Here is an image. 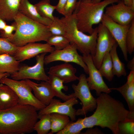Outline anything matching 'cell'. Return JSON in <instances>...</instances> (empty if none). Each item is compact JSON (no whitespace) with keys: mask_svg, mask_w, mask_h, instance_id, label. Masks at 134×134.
Masks as SVG:
<instances>
[{"mask_svg":"<svg viewBox=\"0 0 134 134\" xmlns=\"http://www.w3.org/2000/svg\"><path fill=\"white\" fill-rule=\"evenodd\" d=\"M124 3L130 7V0H123Z\"/></svg>","mask_w":134,"mask_h":134,"instance_id":"obj_42","label":"cell"},{"mask_svg":"<svg viewBox=\"0 0 134 134\" xmlns=\"http://www.w3.org/2000/svg\"><path fill=\"white\" fill-rule=\"evenodd\" d=\"M62 18L66 26L64 35L70 43L75 45L77 50L83 55L90 54L93 58L96 51L98 27L94 28L92 34L88 35L78 29L76 20L73 14L69 17Z\"/></svg>","mask_w":134,"mask_h":134,"instance_id":"obj_5","label":"cell"},{"mask_svg":"<svg viewBox=\"0 0 134 134\" xmlns=\"http://www.w3.org/2000/svg\"><path fill=\"white\" fill-rule=\"evenodd\" d=\"M14 21L16 24L15 32L7 39L17 47L30 43L46 42L52 35L48 26L28 18L19 11L15 16Z\"/></svg>","mask_w":134,"mask_h":134,"instance_id":"obj_3","label":"cell"},{"mask_svg":"<svg viewBox=\"0 0 134 134\" xmlns=\"http://www.w3.org/2000/svg\"><path fill=\"white\" fill-rule=\"evenodd\" d=\"M96 99V110L91 116L81 118L84 128L98 126L107 128L113 134H118V126L121 122L134 120V112L125 108L123 103L108 94H100Z\"/></svg>","mask_w":134,"mask_h":134,"instance_id":"obj_1","label":"cell"},{"mask_svg":"<svg viewBox=\"0 0 134 134\" xmlns=\"http://www.w3.org/2000/svg\"><path fill=\"white\" fill-rule=\"evenodd\" d=\"M84 0V1H90L92 0Z\"/></svg>","mask_w":134,"mask_h":134,"instance_id":"obj_44","label":"cell"},{"mask_svg":"<svg viewBox=\"0 0 134 134\" xmlns=\"http://www.w3.org/2000/svg\"><path fill=\"white\" fill-rule=\"evenodd\" d=\"M77 85L73 84L72 87L75 96L79 99L82 104V107L76 111V116L86 115L94 110L97 106L96 99L92 95L88 86L86 75L81 74L78 77Z\"/></svg>","mask_w":134,"mask_h":134,"instance_id":"obj_7","label":"cell"},{"mask_svg":"<svg viewBox=\"0 0 134 134\" xmlns=\"http://www.w3.org/2000/svg\"><path fill=\"white\" fill-rule=\"evenodd\" d=\"M109 52L105 54L98 69L102 76L110 81L112 80L114 75L113 72L112 62Z\"/></svg>","mask_w":134,"mask_h":134,"instance_id":"obj_27","label":"cell"},{"mask_svg":"<svg viewBox=\"0 0 134 134\" xmlns=\"http://www.w3.org/2000/svg\"><path fill=\"white\" fill-rule=\"evenodd\" d=\"M75 45L70 43L66 47L61 50H54L44 58V64H49L52 62L60 61L66 63L72 62L80 66L85 72L88 74L87 67L84 62L82 56L80 55L77 51Z\"/></svg>","mask_w":134,"mask_h":134,"instance_id":"obj_9","label":"cell"},{"mask_svg":"<svg viewBox=\"0 0 134 134\" xmlns=\"http://www.w3.org/2000/svg\"><path fill=\"white\" fill-rule=\"evenodd\" d=\"M50 115L51 130L49 134L57 133L62 130L70 121L69 117L65 115L56 113Z\"/></svg>","mask_w":134,"mask_h":134,"instance_id":"obj_25","label":"cell"},{"mask_svg":"<svg viewBox=\"0 0 134 134\" xmlns=\"http://www.w3.org/2000/svg\"><path fill=\"white\" fill-rule=\"evenodd\" d=\"M118 128L119 134H134V120H128L120 122Z\"/></svg>","mask_w":134,"mask_h":134,"instance_id":"obj_34","label":"cell"},{"mask_svg":"<svg viewBox=\"0 0 134 134\" xmlns=\"http://www.w3.org/2000/svg\"><path fill=\"white\" fill-rule=\"evenodd\" d=\"M18 47L11 42L7 38L0 37V54H8L14 56Z\"/></svg>","mask_w":134,"mask_h":134,"instance_id":"obj_32","label":"cell"},{"mask_svg":"<svg viewBox=\"0 0 134 134\" xmlns=\"http://www.w3.org/2000/svg\"><path fill=\"white\" fill-rule=\"evenodd\" d=\"M34 5L41 16L52 20L54 19L53 14L56 9V6L51 5L50 0H42Z\"/></svg>","mask_w":134,"mask_h":134,"instance_id":"obj_26","label":"cell"},{"mask_svg":"<svg viewBox=\"0 0 134 134\" xmlns=\"http://www.w3.org/2000/svg\"><path fill=\"white\" fill-rule=\"evenodd\" d=\"M126 44L128 53L131 55L134 51V19L132 21L127 32Z\"/></svg>","mask_w":134,"mask_h":134,"instance_id":"obj_33","label":"cell"},{"mask_svg":"<svg viewBox=\"0 0 134 134\" xmlns=\"http://www.w3.org/2000/svg\"><path fill=\"white\" fill-rule=\"evenodd\" d=\"M119 92L128 104L129 111L134 112V71H131L128 76L126 82L122 86L110 88Z\"/></svg>","mask_w":134,"mask_h":134,"instance_id":"obj_18","label":"cell"},{"mask_svg":"<svg viewBox=\"0 0 134 134\" xmlns=\"http://www.w3.org/2000/svg\"><path fill=\"white\" fill-rule=\"evenodd\" d=\"M77 2V0H67L62 15L65 17L72 15L76 8Z\"/></svg>","mask_w":134,"mask_h":134,"instance_id":"obj_35","label":"cell"},{"mask_svg":"<svg viewBox=\"0 0 134 134\" xmlns=\"http://www.w3.org/2000/svg\"><path fill=\"white\" fill-rule=\"evenodd\" d=\"M76 69L68 63L58 65L51 67L47 73L62 80L64 83H68L78 79L75 74Z\"/></svg>","mask_w":134,"mask_h":134,"instance_id":"obj_17","label":"cell"},{"mask_svg":"<svg viewBox=\"0 0 134 134\" xmlns=\"http://www.w3.org/2000/svg\"><path fill=\"white\" fill-rule=\"evenodd\" d=\"M118 45L117 42L116 43L109 52L112 61L113 75L120 77L126 76L127 72L124 64L120 60L117 54V49Z\"/></svg>","mask_w":134,"mask_h":134,"instance_id":"obj_24","label":"cell"},{"mask_svg":"<svg viewBox=\"0 0 134 134\" xmlns=\"http://www.w3.org/2000/svg\"><path fill=\"white\" fill-rule=\"evenodd\" d=\"M10 74L7 73H0V80L3 77H8Z\"/></svg>","mask_w":134,"mask_h":134,"instance_id":"obj_40","label":"cell"},{"mask_svg":"<svg viewBox=\"0 0 134 134\" xmlns=\"http://www.w3.org/2000/svg\"><path fill=\"white\" fill-rule=\"evenodd\" d=\"M47 53H42L36 56V63L32 66H20L17 72L10 74L11 79L16 80L31 79L42 81H48L49 76L46 74L44 68V58Z\"/></svg>","mask_w":134,"mask_h":134,"instance_id":"obj_8","label":"cell"},{"mask_svg":"<svg viewBox=\"0 0 134 134\" xmlns=\"http://www.w3.org/2000/svg\"><path fill=\"white\" fill-rule=\"evenodd\" d=\"M18 103V98L14 91L8 86L0 83V109L12 107Z\"/></svg>","mask_w":134,"mask_h":134,"instance_id":"obj_20","label":"cell"},{"mask_svg":"<svg viewBox=\"0 0 134 134\" xmlns=\"http://www.w3.org/2000/svg\"><path fill=\"white\" fill-rule=\"evenodd\" d=\"M98 27V36L95 55L93 58L94 64L99 69L105 54L109 52L116 43L105 26L100 23Z\"/></svg>","mask_w":134,"mask_h":134,"instance_id":"obj_10","label":"cell"},{"mask_svg":"<svg viewBox=\"0 0 134 134\" xmlns=\"http://www.w3.org/2000/svg\"><path fill=\"white\" fill-rule=\"evenodd\" d=\"M49 44L53 46L55 50H60L63 49L70 44L68 39L64 35H52L46 42Z\"/></svg>","mask_w":134,"mask_h":134,"instance_id":"obj_29","label":"cell"},{"mask_svg":"<svg viewBox=\"0 0 134 134\" xmlns=\"http://www.w3.org/2000/svg\"><path fill=\"white\" fill-rule=\"evenodd\" d=\"M7 25L5 21L0 18V32Z\"/></svg>","mask_w":134,"mask_h":134,"instance_id":"obj_39","label":"cell"},{"mask_svg":"<svg viewBox=\"0 0 134 134\" xmlns=\"http://www.w3.org/2000/svg\"><path fill=\"white\" fill-rule=\"evenodd\" d=\"M120 0H104L94 2L92 0H79L73 13L78 29L84 33L92 34L94 29L93 26L101 23L105 8Z\"/></svg>","mask_w":134,"mask_h":134,"instance_id":"obj_4","label":"cell"},{"mask_svg":"<svg viewBox=\"0 0 134 134\" xmlns=\"http://www.w3.org/2000/svg\"><path fill=\"white\" fill-rule=\"evenodd\" d=\"M16 28V24L14 22L11 25H7L3 30L0 32V37L9 38L12 36L13 32L15 31Z\"/></svg>","mask_w":134,"mask_h":134,"instance_id":"obj_36","label":"cell"},{"mask_svg":"<svg viewBox=\"0 0 134 134\" xmlns=\"http://www.w3.org/2000/svg\"><path fill=\"white\" fill-rule=\"evenodd\" d=\"M84 129L81 118L74 122L71 121L67 124L62 130L57 133V134H79Z\"/></svg>","mask_w":134,"mask_h":134,"instance_id":"obj_30","label":"cell"},{"mask_svg":"<svg viewBox=\"0 0 134 134\" xmlns=\"http://www.w3.org/2000/svg\"><path fill=\"white\" fill-rule=\"evenodd\" d=\"M130 7L131 9L134 11V0H130Z\"/></svg>","mask_w":134,"mask_h":134,"instance_id":"obj_41","label":"cell"},{"mask_svg":"<svg viewBox=\"0 0 134 134\" xmlns=\"http://www.w3.org/2000/svg\"><path fill=\"white\" fill-rule=\"evenodd\" d=\"M0 83L8 86L14 91L18 97L19 104L32 106L37 110L46 106L35 98L32 92V88L25 80H16L5 77L0 79Z\"/></svg>","mask_w":134,"mask_h":134,"instance_id":"obj_6","label":"cell"},{"mask_svg":"<svg viewBox=\"0 0 134 134\" xmlns=\"http://www.w3.org/2000/svg\"><path fill=\"white\" fill-rule=\"evenodd\" d=\"M20 62L13 56L8 54H0V73H7L10 75L17 72Z\"/></svg>","mask_w":134,"mask_h":134,"instance_id":"obj_22","label":"cell"},{"mask_svg":"<svg viewBox=\"0 0 134 134\" xmlns=\"http://www.w3.org/2000/svg\"><path fill=\"white\" fill-rule=\"evenodd\" d=\"M82 56L88 69L89 76L87 80L90 90H95L98 96L102 93H109L111 90L104 82L102 76L95 65L92 56L83 55Z\"/></svg>","mask_w":134,"mask_h":134,"instance_id":"obj_11","label":"cell"},{"mask_svg":"<svg viewBox=\"0 0 134 134\" xmlns=\"http://www.w3.org/2000/svg\"><path fill=\"white\" fill-rule=\"evenodd\" d=\"M78 102L75 97L64 102L53 99L48 105L39 110L38 113V118L45 114L56 113L67 115L71 121H74L76 119V110L73 106Z\"/></svg>","mask_w":134,"mask_h":134,"instance_id":"obj_12","label":"cell"},{"mask_svg":"<svg viewBox=\"0 0 134 134\" xmlns=\"http://www.w3.org/2000/svg\"><path fill=\"white\" fill-rule=\"evenodd\" d=\"M101 23L105 26L114 38L123 53L125 60L128 61L126 38L130 24L124 25L119 24L113 21L104 13Z\"/></svg>","mask_w":134,"mask_h":134,"instance_id":"obj_13","label":"cell"},{"mask_svg":"<svg viewBox=\"0 0 134 134\" xmlns=\"http://www.w3.org/2000/svg\"><path fill=\"white\" fill-rule=\"evenodd\" d=\"M54 50L53 46L47 43H30L23 46L18 47L14 56L17 60L20 62L42 53H50Z\"/></svg>","mask_w":134,"mask_h":134,"instance_id":"obj_15","label":"cell"},{"mask_svg":"<svg viewBox=\"0 0 134 134\" xmlns=\"http://www.w3.org/2000/svg\"><path fill=\"white\" fill-rule=\"evenodd\" d=\"M117 3L107 6L104 13L107 16L115 22L121 25L130 24L134 19V11L127 5L123 0Z\"/></svg>","mask_w":134,"mask_h":134,"instance_id":"obj_14","label":"cell"},{"mask_svg":"<svg viewBox=\"0 0 134 134\" xmlns=\"http://www.w3.org/2000/svg\"><path fill=\"white\" fill-rule=\"evenodd\" d=\"M127 67L131 71H134V57L132 59L129 61Z\"/></svg>","mask_w":134,"mask_h":134,"instance_id":"obj_38","label":"cell"},{"mask_svg":"<svg viewBox=\"0 0 134 134\" xmlns=\"http://www.w3.org/2000/svg\"><path fill=\"white\" fill-rule=\"evenodd\" d=\"M49 30L52 35H65L66 26L62 18L54 16V19L48 26Z\"/></svg>","mask_w":134,"mask_h":134,"instance_id":"obj_31","label":"cell"},{"mask_svg":"<svg viewBox=\"0 0 134 134\" xmlns=\"http://www.w3.org/2000/svg\"><path fill=\"white\" fill-rule=\"evenodd\" d=\"M67 0H59L56 6V10L60 13L62 14L63 9Z\"/></svg>","mask_w":134,"mask_h":134,"instance_id":"obj_37","label":"cell"},{"mask_svg":"<svg viewBox=\"0 0 134 134\" xmlns=\"http://www.w3.org/2000/svg\"><path fill=\"white\" fill-rule=\"evenodd\" d=\"M102 0H92V1L94 2H99L101 1Z\"/></svg>","mask_w":134,"mask_h":134,"instance_id":"obj_43","label":"cell"},{"mask_svg":"<svg viewBox=\"0 0 134 134\" xmlns=\"http://www.w3.org/2000/svg\"><path fill=\"white\" fill-rule=\"evenodd\" d=\"M48 76V80L51 86L55 96L64 101L75 97L73 93L67 95L62 92V90L67 91L68 88L67 86L64 85V82L62 80L53 75H49Z\"/></svg>","mask_w":134,"mask_h":134,"instance_id":"obj_23","label":"cell"},{"mask_svg":"<svg viewBox=\"0 0 134 134\" xmlns=\"http://www.w3.org/2000/svg\"><path fill=\"white\" fill-rule=\"evenodd\" d=\"M40 120L37 121L33 128L38 134H48L51 130V121L50 114L44 115L40 117Z\"/></svg>","mask_w":134,"mask_h":134,"instance_id":"obj_28","label":"cell"},{"mask_svg":"<svg viewBox=\"0 0 134 134\" xmlns=\"http://www.w3.org/2000/svg\"><path fill=\"white\" fill-rule=\"evenodd\" d=\"M19 11L28 18L48 26L53 20L41 16L34 5L28 0H20Z\"/></svg>","mask_w":134,"mask_h":134,"instance_id":"obj_19","label":"cell"},{"mask_svg":"<svg viewBox=\"0 0 134 134\" xmlns=\"http://www.w3.org/2000/svg\"><path fill=\"white\" fill-rule=\"evenodd\" d=\"M37 110L29 105L18 104L0 109V134H24L32 132L38 118Z\"/></svg>","mask_w":134,"mask_h":134,"instance_id":"obj_2","label":"cell"},{"mask_svg":"<svg viewBox=\"0 0 134 134\" xmlns=\"http://www.w3.org/2000/svg\"><path fill=\"white\" fill-rule=\"evenodd\" d=\"M20 2V0H0V18L5 21L14 20Z\"/></svg>","mask_w":134,"mask_h":134,"instance_id":"obj_21","label":"cell"},{"mask_svg":"<svg viewBox=\"0 0 134 134\" xmlns=\"http://www.w3.org/2000/svg\"><path fill=\"white\" fill-rule=\"evenodd\" d=\"M25 80L32 88L35 98L46 106L48 105L55 96L49 80L37 84L29 79Z\"/></svg>","mask_w":134,"mask_h":134,"instance_id":"obj_16","label":"cell"}]
</instances>
